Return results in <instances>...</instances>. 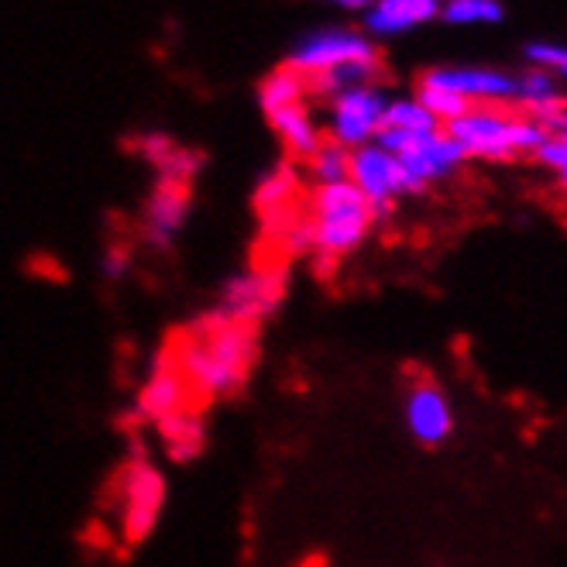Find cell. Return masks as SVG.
Segmentation results:
<instances>
[{"mask_svg":"<svg viewBox=\"0 0 567 567\" xmlns=\"http://www.w3.org/2000/svg\"><path fill=\"white\" fill-rule=\"evenodd\" d=\"M189 392L199 399L238 395L258 361V330L224 323L214 310L199 313L176 351H169Z\"/></svg>","mask_w":567,"mask_h":567,"instance_id":"obj_1","label":"cell"},{"mask_svg":"<svg viewBox=\"0 0 567 567\" xmlns=\"http://www.w3.org/2000/svg\"><path fill=\"white\" fill-rule=\"evenodd\" d=\"M307 224L313 235V255L317 265H333L348 255H354L364 241H369L375 214L348 179L344 183H330V186H313L310 196V210Z\"/></svg>","mask_w":567,"mask_h":567,"instance_id":"obj_2","label":"cell"},{"mask_svg":"<svg viewBox=\"0 0 567 567\" xmlns=\"http://www.w3.org/2000/svg\"><path fill=\"white\" fill-rule=\"evenodd\" d=\"M447 135L457 142L464 158H482V162H509L516 155H533L547 131L523 114H509L495 104H478L457 121L444 124Z\"/></svg>","mask_w":567,"mask_h":567,"instance_id":"obj_3","label":"cell"},{"mask_svg":"<svg viewBox=\"0 0 567 567\" xmlns=\"http://www.w3.org/2000/svg\"><path fill=\"white\" fill-rule=\"evenodd\" d=\"M286 292H289L286 265L265 261V265H251V269L227 276L217 289V299H214L210 310L224 323L258 330L265 320L279 313V307L286 303Z\"/></svg>","mask_w":567,"mask_h":567,"instance_id":"obj_4","label":"cell"},{"mask_svg":"<svg viewBox=\"0 0 567 567\" xmlns=\"http://www.w3.org/2000/svg\"><path fill=\"white\" fill-rule=\"evenodd\" d=\"M165 509V475L145 457L142 441L131 444V457L117 475V523L127 544H145Z\"/></svg>","mask_w":567,"mask_h":567,"instance_id":"obj_5","label":"cell"},{"mask_svg":"<svg viewBox=\"0 0 567 567\" xmlns=\"http://www.w3.org/2000/svg\"><path fill=\"white\" fill-rule=\"evenodd\" d=\"M389 107V96L379 86H351L338 96H330L327 114V142L341 145L348 152L372 145L382 131V117Z\"/></svg>","mask_w":567,"mask_h":567,"instance_id":"obj_6","label":"cell"},{"mask_svg":"<svg viewBox=\"0 0 567 567\" xmlns=\"http://www.w3.org/2000/svg\"><path fill=\"white\" fill-rule=\"evenodd\" d=\"M348 183L369 199V207L375 214V220L389 217L392 207L399 204V196L413 193L403 165H399L395 155H389L385 148L372 145H361L354 152H348Z\"/></svg>","mask_w":567,"mask_h":567,"instance_id":"obj_7","label":"cell"},{"mask_svg":"<svg viewBox=\"0 0 567 567\" xmlns=\"http://www.w3.org/2000/svg\"><path fill=\"white\" fill-rule=\"evenodd\" d=\"M403 423L420 447H444L454 437L457 413L437 379H413L403 392Z\"/></svg>","mask_w":567,"mask_h":567,"instance_id":"obj_8","label":"cell"},{"mask_svg":"<svg viewBox=\"0 0 567 567\" xmlns=\"http://www.w3.org/2000/svg\"><path fill=\"white\" fill-rule=\"evenodd\" d=\"M358 59H379L369 35H361V31H351V28H320L292 45L286 65L310 80V76L333 70V65L358 62Z\"/></svg>","mask_w":567,"mask_h":567,"instance_id":"obj_9","label":"cell"},{"mask_svg":"<svg viewBox=\"0 0 567 567\" xmlns=\"http://www.w3.org/2000/svg\"><path fill=\"white\" fill-rule=\"evenodd\" d=\"M189 385L186 379L179 375L173 354H158L152 361V369L138 389V399L135 406H131V416L138 423H148V426H158L162 420H169L173 413L186 410L189 406Z\"/></svg>","mask_w":567,"mask_h":567,"instance_id":"obj_10","label":"cell"},{"mask_svg":"<svg viewBox=\"0 0 567 567\" xmlns=\"http://www.w3.org/2000/svg\"><path fill=\"white\" fill-rule=\"evenodd\" d=\"M403 173L413 186V193L433 186V183H444L451 179L461 165H464V152L457 148V142L447 135V131H433V135H420L413 138L403 152L395 155Z\"/></svg>","mask_w":567,"mask_h":567,"instance_id":"obj_11","label":"cell"},{"mask_svg":"<svg viewBox=\"0 0 567 567\" xmlns=\"http://www.w3.org/2000/svg\"><path fill=\"white\" fill-rule=\"evenodd\" d=\"M189 210H193V186L186 183H165L158 179L148 204H145V214H142V238L148 248L155 251H165L179 235L189 220Z\"/></svg>","mask_w":567,"mask_h":567,"instance_id":"obj_12","label":"cell"},{"mask_svg":"<svg viewBox=\"0 0 567 567\" xmlns=\"http://www.w3.org/2000/svg\"><path fill=\"white\" fill-rule=\"evenodd\" d=\"M420 83L444 86V90L468 100L472 107H478V104L498 107V104H506V100H516V80L498 70H457V65H441V70L423 73Z\"/></svg>","mask_w":567,"mask_h":567,"instance_id":"obj_13","label":"cell"},{"mask_svg":"<svg viewBox=\"0 0 567 567\" xmlns=\"http://www.w3.org/2000/svg\"><path fill=\"white\" fill-rule=\"evenodd\" d=\"M296 193H299V176H296L292 165H276V169H269L258 179L255 210L265 220V227H269V235H279L282 224L292 217Z\"/></svg>","mask_w":567,"mask_h":567,"instance_id":"obj_14","label":"cell"},{"mask_svg":"<svg viewBox=\"0 0 567 567\" xmlns=\"http://www.w3.org/2000/svg\"><path fill=\"white\" fill-rule=\"evenodd\" d=\"M155 430H158V444H162L165 457L176 461V464H186V461L199 457L207 447V420L193 406L173 413L169 420H162Z\"/></svg>","mask_w":567,"mask_h":567,"instance_id":"obj_15","label":"cell"},{"mask_svg":"<svg viewBox=\"0 0 567 567\" xmlns=\"http://www.w3.org/2000/svg\"><path fill=\"white\" fill-rule=\"evenodd\" d=\"M441 14V0H372L364 11V28L375 35H399Z\"/></svg>","mask_w":567,"mask_h":567,"instance_id":"obj_16","label":"cell"},{"mask_svg":"<svg viewBox=\"0 0 567 567\" xmlns=\"http://www.w3.org/2000/svg\"><path fill=\"white\" fill-rule=\"evenodd\" d=\"M272 124V131L279 135L282 148L292 155V158H310L320 142H323V131L320 124L313 121L310 107L307 104H292V107H279L272 114H265Z\"/></svg>","mask_w":567,"mask_h":567,"instance_id":"obj_17","label":"cell"},{"mask_svg":"<svg viewBox=\"0 0 567 567\" xmlns=\"http://www.w3.org/2000/svg\"><path fill=\"white\" fill-rule=\"evenodd\" d=\"M379 59H358V62H344V65H333V70L320 73V76H310L307 80V90L317 93V96H338L351 86H369L375 76H379Z\"/></svg>","mask_w":567,"mask_h":567,"instance_id":"obj_18","label":"cell"},{"mask_svg":"<svg viewBox=\"0 0 567 567\" xmlns=\"http://www.w3.org/2000/svg\"><path fill=\"white\" fill-rule=\"evenodd\" d=\"M307 76L289 70V65H279L258 86V104L265 114H272L279 107H292V104H307Z\"/></svg>","mask_w":567,"mask_h":567,"instance_id":"obj_19","label":"cell"},{"mask_svg":"<svg viewBox=\"0 0 567 567\" xmlns=\"http://www.w3.org/2000/svg\"><path fill=\"white\" fill-rule=\"evenodd\" d=\"M382 127L403 131V135H433V131H441V121L433 117L416 96H406V100H389Z\"/></svg>","mask_w":567,"mask_h":567,"instance_id":"obj_20","label":"cell"},{"mask_svg":"<svg viewBox=\"0 0 567 567\" xmlns=\"http://www.w3.org/2000/svg\"><path fill=\"white\" fill-rule=\"evenodd\" d=\"M307 173L313 179V186H330V183H344L348 179V148L333 145V142H320V148L307 158Z\"/></svg>","mask_w":567,"mask_h":567,"instance_id":"obj_21","label":"cell"},{"mask_svg":"<svg viewBox=\"0 0 567 567\" xmlns=\"http://www.w3.org/2000/svg\"><path fill=\"white\" fill-rule=\"evenodd\" d=\"M416 100L420 104L441 121V127L444 124H451V121H457L461 114H468L472 111V104L464 96H457V93H451V90H444V86H430V83H420V90H416Z\"/></svg>","mask_w":567,"mask_h":567,"instance_id":"obj_22","label":"cell"},{"mask_svg":"<svg viewBox=\"0 0 567 567\" xmlns=\"http://www.w3.org/2000/svg\"><path fill=\"white\" fill-rule=\"evenodd\" d=\"M199 165H204V155L193 152V148H183V145H173V152L155 165V173L165 183H186V186H193Z\"/></svg>","mask_w":567,"mask_h":567,"instance_id":"obj_23","label":"cell"},{"mask_svg":"<svg viewBox=\"0 0 567 567\" xmlns=\"http://www.w3.org/2000/svg\"><path fill=\"white\" fill-rule=\"evenodd\" d=\"M444 18L451 24H495L503 21V4L498 0H447Z\"/></svg>","mask_w":567,"mask_h":567,"instance_id":"obj_24","label":"cell"},{"mask_svg":"<svg viewBox=\"0 0 567 567\" xmlns=\"http://www.w3.org/2000/svg\"><path fill=\"white\" fill-rule=\"evenodd\" d=\"M516 100L523 107L540 114L544 107L554 104V100H560V93H557V83L550 73H529V76L516 80Z\"/></svg>","mask_w":567,"mask_h":567,"instance_id":"obj_25","label":"cell"},{"mask_svg":"<svg viewBox=\"0 0 567 567\" xmlns=\"http://www.w3.org/2000/svg\"><path fill=\"white\" fill-rule=\"evenodd\" d=\"M131 265H135V251H131V245L124 241H111L104 248V255H100V272H104L107 282H121L131 276Z\"/></svg>","mask_w":567,"mask_h":567,"instance_id":"obj_26","label":"cell"},{"mask_svg":"<svg viewBox=\"0 0 567 567\" xmlns=\"http://www.w3.org/2000/svg\"><path fill=\"white\" fill-rule=\"evenodd\" d=\"M547 169L560 179V186H567V135H547L544 145L533 152Z\"/></svg>","mask_w":567,"mask_h":567,"instance_id":"obj_27","label":"cell"},{"mask_svg":"<svg viewBox=\"0 0 567 567\" xmlns=\"http://www.w3.org/2000/svg\"><path fill=\"white\" fill-rule=\"evenodd\" d=\"M173 138L169 135H158V131H148V135H138V142H135V148H138V155L152 165V169H155V165L165 158V155H169L173 152Z\"/></svg>","mask_w":567,"mask_h":567,"instance_id":"obj_28","label":"cell"},{"mask_svg":"<svg viewBox=\"0 0 567 567\" xmlns=\"http://www.w3.org/2000/svg\"><path fill=\"white\" fill-rule=\"evenodd\" d=\"M533 121H537L547 135H567V104H564V100H554V104L544 107Z\"/></svg>","mask_w":567,"mask_h":567,"instance_id":"obj_29","label":"cell"},{"mask_svg":"<svg viewBox=\"0 0 567 567\" xmlns=\"http://www.w3.org/2000/svg\"><path fill=\"white\" fill-rule=\"evenodd\" d=\"M320 4H333V8H344V11H369L372 0H320Z\"/></svg>","mask_w":567,"mask_h":567,"instance_id":"obj_30","label":"cell"},{"mask_svg":"<svg viewBox=\"0 0 567 567\" xmlns=\"http://www.w3.org/2000/svg\"><path fill=\"white\" fill-rule=\"evenodd\" d=\"M554 73H557L560 80H567V62H564V65H557V70H554Z\"/></svg>","mask_w":567,"mask_h":567,"instance_id":"obj_31","label":"cell"}]
</instances>
